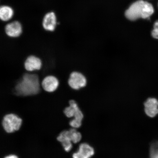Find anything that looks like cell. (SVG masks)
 I'll use <instances>...</instances> for the list:
<instances>
[{
    "label": "cell",
    "mask_w": 158,
    "mask_h": 158,
    "mask_svg": "<svg viewBox=\"0 0 158 158\" xmlns=\"http://www.w3.org/2000/svg\"><path fill=\"white\" fill-rule=\"evenodd\" d=\"M68 83L69 86L73 89L78 90L86 86L87 80L81 73L74 71L69 75Z\"/></svg>",
    "instance_id": "obj_3"
},
{
    "label": "cell",
    "mask_w": 158,
    "mask_h": 158,
    "mask_svg": "<svg viewBox=\"0 0 158 158\" xmlns=\"http://www.w3.org/2000/svg\"><path fill=\"white\" fill-rule=\"evenodd\" d=\"M145 111L148 116L153 118L158 114V101L155 98H150L145 103Z\"/></svg>",
    "instance_id": "obj_10"
},
{
    "label": "cell",
    "mask_w": 158,
    "mask_h": 158,
    "mask_svg": "<svg viewBox=\"0 0 158 158\" xmlns=\"http://www.w3.org/2000/svg\"><path fill=\"white\" fill-rule=\"evenodd\" d=\"M150 158H158V142L152 144L150 148Z\"/></svg>",
    "instance_id": "obj_15"
},
{
    "label": "cell",
    "mask_w": 158,
    "mask_h": 158,
    "mask_svg": "<svg viewBox=\"0 0 158 158\" xmlns=\"http://www.w3.org/2000/svg\"><path fill=\"white\" fill-rule=\"evenodd\" d=\"M72 142L68 140H65L61 142L63 148H64L65 151L69 152L72 149L73 145Z\"/></svg>",
    "instance_id": "obj_16"
},
{
    "label": "cell",
    "mask_w": 158,
    "mask_h": 158,
    "mask_svg": "<svg viewBox=\"0 0 158 158\" xmlns=\"http://www.w3.org/2000/svg\"><path fill=\"white\" fill-rule=\"evenodd\" d=\"M4 158H19L17 156L15 155H10L6 156Z\"/></svg>",
    "instance_id": "obj_19"
},
{
    "label": "cell",
    "mask_w": 158,
    "mask_h": 158,
    "mask_svg": "<svg viewBox=\"0 0 158 158\" xmlns=\"http://www.w3.org/2000/svg\"><path fill=\"white\" fill-rule=\"evenodd\" d=\"M69 106L65 108L64 113L67 117H74L77 110L79 109L77 104L74 100H70L69 102Z\"/></svg>",
    "instance_id": "obj_13"
},
{
    "label": "cell",
    "mask_w": 158,
    "mask_h": 158,
    "mask_svg": "<svg viewBox=\"0 0 158 158\" xmlns=\"http://www.w3.org/2000/svg\"><path fill=\"white\" fill-rule=\"evenodd\" d=\"M22 120L14 114H6L4 117L2 126L5 131L7 133H11L17 131L20 128Z\"/></svg>",
    "instance_id": "obj_2"
},
{
    "label": "cell",
    "mask_w": 158,
    "mask_h": 158,
    "mask_svg": "<svg viewBox=\"0 0 158 158\" xmlns=\"http://www.w3.org/2000/svg\"><path fill=\"white\" fill-rule=\"evenodd\" d=\"M6 35L10 38H18L23 33V27L20 23L17 21L8 23L5 27Z\"/></svg>",
    "instance_id": "obj_6"
},
{
    "label": "cell",
    "mask_w": 158,
    "mask_h": 158,
    "mask_svg": "<svg viewBox=\"0 0 158 158\" xmlns=\"http://www.w3.org/2000/svg\"><path fill=\"white\" fill-rule=\"evenodd\" d=\"M143 1L139 0L133 4L126 12V17L131 21H135L141 18Z\"/></svg>",
    "instance_id": "obj_7"
},
{
    "label": "cell",
    "mask_w": 158,
    "mask_h": 158,
    "mask_svg": "<svg viewBox=\"0 0 158 158\" xmlns=\"http://www.w3.org/2000/svg\"><path fill=\"white\" fill-rule=\"evenodd\" d=\"M67 134L71 141L74 143H78L81 139V134L77 131L76 128H73L67 130Z\"/></svg>",
    "instance_id": "obj_14"
},
{
    "label": "cell",
    "mask_w": 158,
    "mask_h": 158,
    "mask_svg": "<svg viewBox=\"0 0 158 158\" xmlns=\"http://www.w3.org/2000/svg\"><path fill=\"white\" fill-rule=\"evenodd\" d=\"M41 87L45 92L52 93L59 88V81L56 77L52 75L45 76L41 82Z\"/></svg>",
    "instance_id": "obj_5"
},
{
    "label": "cell",
    "mask_w": 158,
    "mask_h": 158,
    "mask_svg": "<svg viewBox=\"0 0 158 158\" xmlns=\"http://www.w3.org/2000/svg\"><path fill=\"white\" fill-rule=\"evenodd\" d=\"M40 79L37 74L25 73L16 83L15 94L23 97L35 95L40 92Z\"/></svg>",
    "instance_id": "obj_1"
},
{
    "label": "cell",
    "mask_w": 158,
    "mask_h": 158,
    "mask_svg": "<svg viewBox=\"0 0 158 158\" xmlns=\"http://www.w3.org/2000/svg\"><path fill=\"white\" fill-rule=\"evenodd\" d=\"M152 35L153 38L158 39V20L154 23L153 29L152 31Z\"/></svg>",
    "instance_id": "obj_17"
},
{
    "label": "cell",
    "mask_w": 158,
    "mask_h": 158,
    "mask_svg": "<svg viewBox=\"0 0 158 158\" xmlns=\"http://www.w3.org/2000/svg\"><path fill=\"white\" fill-rule=\"evenodd\" d=\"M94 154V150L88 144L83 143L79 146L78 151L73 154V158H90Z\"/></svg>",
    "instance_id": "obj_9"
},
{
    "label": "cell",
    "mask_w": 158,
    "mask_h": 158,
    "mask_svg": "<svg viewBox=\"0 0 158 158\" xmlns=\"http://www.w3.org/2000/svg\"><path fill=\"white\" fill-rule=\"evenodd\" d=\"M155 10L152 5L148 2L144 1L142 8L141 18H149L153 14Z\"/></svg>",
    "instance_id": "obj_12"
},
{
    "label": "cell",
    "mask_w": 158,
    "mask_h": 158,
    "mask_svg": "<svg viewBox=\"0 0 158 158\" xmlns=\"http://www.w3.org/2000/svg\"><path fill=\"white\" fill-rule=\"evenodd\" d=\"M13 14V9L9 6H2L0 7V19L2 21H9L12 18Z\"/></svg>",
    "instance_id": "obj_11"
},
{
    "label": "cell",
    "mask_w": 158,
    "mask_h": 158,
    "mask_svg": "<svg viewBox=\"0 0 158 158\" xmlns=\"http://www.w3.org/2000/svg\"><path fill=\"white\" fill-rule=\"evenodd\" d=\"M41 59L34 55L27 56L23 63V67L26 70L29 72L40 70L43 66Z\"/></svg>",
    "instance_id": "obj_4"
},
{
    "label": "cell",
    "mask_w": 158,
    "mask_h": 158,
    "mask_svg": "<svg viewBox=\"0 0 158 158\" xmlns=\"http://www.w3.org/2000/svg\"><path fill=\"white\" fill-rule=\"evenodd\" d=\"M57 24L56 17L54 12H49L45 15L42 21V27L45 31L53 32Z\"/></svg>",
    "instance_id": "obj_8"
},
{
    "label": "cell",
    "mask_w": 158,
    "mask_h": 158,
    "mask_svg": "<svg viewBox=\"0 0 158 158\" xmlns=\"http://www.w3.org/2000/svg\"><path fill=\"white\" fill-rule=\"evenodd\" d=\"M69 124L73 128H78L81 126L82 121L73 119L70 121Z\"/></svg>",
    "instance_id": "obj_18"
}]
</instances>
